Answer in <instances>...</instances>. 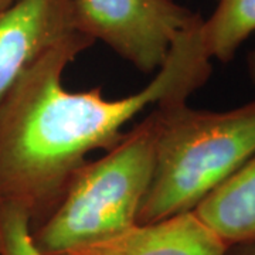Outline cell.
I'll use <instances>...</instances> for the list:
<instances>
[{
  "instance_id": "cell-1",
  "label": "cell",
  "mask_w": 255,
  "mask_h": 255,
  "mask_svg": "<svg viewBox=\"0 0 255 255\" xmlns=\"http://www.w3.org/2000/svg\"><path fill=\"white\" fill-rule=\"evenodd\" d=\"M203 20L176 38L143 90L124 98L104 97L102 87H64L65 68L95 43L80 31L37 58L0 101V204L26 210L33 231L54 211L88 153L114 149L128 122L147 107L187 102L213 71Z\"/></svg>"
},
{
  "instance_id": "cell-2",
  "label": "cell",
  "mask_w": 255,
  "mask_h": 255,
  "mask_svg": "<svg viewBox=\"0 0 255 255\" xmlns=\"http://www.w3.org/2000/svg\"><path fill=\"white\" fill-rule=\"evenodd\" d=\"M155 114V164L137 224L193 211L255 155V101L220 112L176 102Z\"/></svg>"
},
{
  "instance_id": "cell-3",
  "label": "cell",
  "mask_w": 255,
  "mask_h": 255,
  "mask_svg": "<svg viewBox=\"0 0 255 255\" xmlns=\"http://www.w3.org/2000/svg\"><path fill=\"white\" fill-rule=\"evenodd\" d=\"M156 114L125 132L118 145L87 160L71 176L54 211L31 234L37 248L55 255L118 236L137 224L155 164Z\"/></svg>"
},
{
  "instance_id": "cell-4",
  "label": "cell",
  "mask_w": 255,
  "mask_h": 255,
  "mask_svg": "<svg viewBox=\"0 0 255 255\" xmlns=\"http://www.w3.org/2000/svg\"><path fill=\"white\" fill-rule=\"evenodd\" d=\"M75 27L143 74L157 73L201 16L174 0H73Z\"/></svg>"
},
{
  "instance_id": "cell-5",
  "label": "cell",
  "mask_w": 255,
  "mask_h": 255,
  "mask_svg": "<svg viewBox=\"0 0 255 255\" xmlns=\"http://www.w3.org/2000/svg\"><path fill=\"white\" fill-rule=\"evenodd\" d=\"M75 31L73 0H16L0 10V101L37 58Z\"/></svg>"
},
{
  "instance_id": "cell-6",
  "label": "cell",
  "mask_w": 255,
  "mask_h": 255,
  "mask_svg": "<svg viewBox=\"0 0 255 255\" xmlns=\"http://www.w3.org/2000/svg\"><path fill=\"white\" fill-rule=\"evenodd\" d=\"M227 248L194 211H187L55 255H224Z\"/></svg>"
},
{
  "instance_id": "cell-7",
  "label": "cell",
  "mask_w": 255,
  "mask_h": 255,
  "mask_svg": "<svg viewBox=\"0 0 255 255\" xmlns=\"http://www.w3.org/2000/svg\"><path fill=\"white\" fill-rule=\"evenodd\" d=\"M193 211L227 246L255 241V155Z\"/></svg>"
},
{
  "instance_id": "cell-8",
  "label": "cell",
  "mask_w": 255,
  "mask_h": 255,
  "mask_svg": "<svg viewBox=\"0 0 255 255\" xmlns=\"http://www.w3.org/2000/svg\"><path fill=\"white\" fill-rule=\"evenodd\" d=\"M217 7L203 20L204 46L211 60L230 63L238 48L255 33V0H217Z\"/></svg>"
},
{
  "instance_id": "cell-9",
  "label": "cell",
  "mask_w": 255,
  "mask_h": 255,
  "mask_svg": "<svg viewBox=\"0 0 255 255\" xmlns=\"http://www.w3.org/2000/svg\"><path fill=\"white\" fill-rule=\"evenodd\" d=\"M0 255H46L34 244L26 210L14 204H0Z\"/></svg>"
},
{
  "instance_id": "cell-10",
  "label": "cell",
  "mask_w": 255,
  "mask_h": 255,
  "mask_svg": "<svg viewBox=\"0 0 255 255\" xmlns=\"http://www.w3.org/2000/svg\"><path fill=\"white\" fill-rule=\"evenodd\" d=\"M224 255H255V241L228 246Z\"/></svg>"
},
{
  "instance_id": "cell-11",
  "label": "cell",
  "mask_w": 255,
  "mask_h": 255,
  "mask_svg": "<svg viewBox=\"0 0 255 255\" xmlns=\"http://www.w3.org/2000/svg\"><path fill=\"white\" fill-rule=\"evenodd\" d=\"M247 73L255 87V48L247 55Z\"/></svg>"
},
{
  "instance_id": "cell-12",
  "label": "cell",
  "mask_w": 255,
  "mask_h": 255,
  "mask_svg": "<svg viewBox=\"0 0 255 255\" xmlns=\"http://www.w3.org/2000/svg\"><path fill=\"white\" fill-rule=\"evenodd\" d=\"M14 1H16V0H0V10L9 7L10 4H13Z\"/></svg>"
}]
</instances>
